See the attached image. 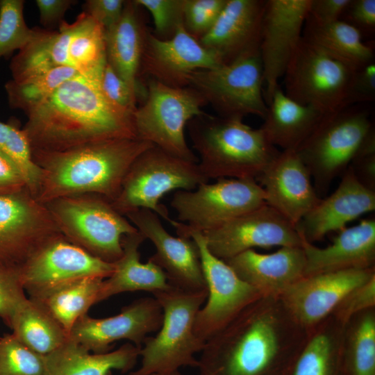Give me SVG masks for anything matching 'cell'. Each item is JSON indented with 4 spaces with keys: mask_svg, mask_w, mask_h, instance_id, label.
<instances>
[{
    "mask_svg": "<svg viewBox=\"0 0 375 375\" xmlns=\"http://www.w3.org/2000/svg\"><path fill=\"white\" fill-rule=\"evenodd\" d=\"M153 375H158V374H153Z\"/></svg>",
    "mask_w": 375,
    "mask_h": 375,
    "instance_id": "11a10c76",
    "label": "cell"
},
{
    "mask_svg": "<svg viewBox=\"0 0 375 375\" xmlns=\"http://www.w3.org/2000/svg\"><path fill=\"white\" fill-rule=\"evenodd\" d=\"M24 5L23 0H0V58L21 50L38 33L26 24Z\"/></svg>",
    "mask_w": 375,
    "mask_h": 375,
    "instance_id": "74e56055",
    "label": "cell"
},
{
    "mask_svg": "<svg viewBox=\"0 0 375 375\" xmlns=\"http://www.w3.org/2000/svg\"><path fill=\"white\" fill-rule=\"evenodd\" d=\"M374 210L375 192L362 185L349 167L335 190L321 199L295 227L303 240L313 244L331 232H340L350 222Z\"/></svg>",
    "mask_w": 375,
    "mask_h": 375,
    "instance_id": "cb8c5ba5",
    "label": "cell"
},
{
    "mask_svg": "<svg viewBox=\"0 0 375 375\" xmlns=\"http://www.w3.org/2000/svg\"><path fill=\"white\" fill-rule=\"evenodd\" d=\"M172 226L178 236L192 239L199 250L208 297L204 306L197 313L194 332L206 342L248 305L262 296L242 281L224 260L210 253L203 233L188 229L178 221Z\"/></svg>",
    "mask_w": 375,
    "mask_h": 375,
    "instance_id": "7c38bea8",
    "label": "cell"
},
{
    "mask_svg": "<svg viewBox=\"0 0 375 375\" xmlns=\"http://www.w3.org/2000/svg\"><path fill=\"white\" fill-rule=\"evenodd\" d=\"M344 328L333 315L317 325L290 375H351L344 353Z\"/></svg>",
    "mask_w": 375,
    "mask_h": 375,
    "instance_id": "4dcf8cb0",
    "label": "cell"
},
{
    "mask_svg": "<svg viewBox=\"0 0 375 375\" xmlns=\"http://www.w3.org/2000/svg\"><path fill=\"white\" fill-rule=\"evenodd\" d=\"M302 37L355 69L374 61V45L365 42L356 28L342 20L319 24L307 17Z\"/></svg>",
    "mask_w": 375,
    "mask_h": 375,
    "instance_id": "d6a6232c",
    "label": "cell"
},
{
    "mask_svg": "<svg viewBox=\"0 0 375 375\" xmlns=\"http://www.w3.org/2000/svg\"><path fill=\"white\" fill-rule=\"evenodd\" d=\"M166 375H182L178 370L174 371L172 372H170Z\"/></svg>",
    "mask_w": 375,
    "mask_h": 375,
    "instance_id": "db71d44e",
    "label": "cell"
},
{
    "mask_svg": "<svg viewBox=\"0 0 375 375\" xmlns=\"http://www.w3.org/2000/svg\"><path fill=\"white\" fill-rule=\"evenodd\" d=\"M124 3L123 0H88L83 5V12L106 31L119 20Z\"/></svg>",
    "mask_w": 375,
    "mask_h": 375,
    "instance_id": "c3c4849f",
    "label": "cell"
},
{
    "mask_svg": "<svg viewBox=\"0 0 375 375\" xmlns=\"http://www.w3.org/2000/svg\"><path fill=\"white\" fill-rule=\"evenodd\" d=\"M133 1H125L119 20L105 31L107 62L131 88L138 101L147 95L139 74L149 29Z\"/></svg>",
    "mask_w": 375,
    "mask_h": 375,
    "instance_id": "4316f807",
    "label": "cell"
},
{
    "mask_svg": "<svg viewBox=\"0 0 375 375\" xmlns=\"http://www.w3.org/2000/svg\"><path fill=\"white\" fill-rule=\"evenodd\" d=\"M344 347L351 375H375V308L353 315L347 322Z\"/></svg>",
    "mask_w": 375,
    "mask_h": 375,
    "instance_id": "d590c367",
    "label": "cell"
},
{
    "mask_svg": "<svg viewBox=\"0 0 375 375\" xmlns=\"http://www.w3.org/2000/svg\"><path fill=\"white\" fill-rule=\"evenodd\" d=\"M153 294L162 309V323L155 336L144 339L140 366L127 375H166L181 367H197L194 355L206 342L195 335L194 324L208 290L190 292L172 287Z\"/></svg>",
    "mask_w": 375,
    "mask_h": 375,
    "instance_id": "5b68a950",
    "label": "cell"
},
{
    "mask_svg": "<svg viewBox=\"0 0 375 375\" xmlns=\"http://www.w3.org/2000/svg\"><path fill=\"white\" fill-rule=\"evenodd\" d=\"M311 0H267L262 19L260 56L267 105L302 37Z\"/></svg>",
    "mask_w": 375,
    "mask_h": 375,
    "instance_id": "d6986e66",
    "label": "cell"
},
{
    "mask_svg": "<svg viewBox=\"0 0 375 375\" xmlns=\"http://www.w3.org/2000/svg\"><path fill=\"white\" fill-rule=\"evenodd\" d=\"M349 167L362 185L375 192V129L365 140Z\"/></svg>",
    "mask_w": 375,
    "mask_h": 375,
    "instance_id": "bcb514c9",
    "label": "cell"
},
{
    "mask_svg": "<svg viewBox=\"0 0 375 375\" xmlns=\"http://www.w3.org/2000/svg\"><path fill=\"white\" fill-rule=\"evenodd\" d=\"M203 235L210 253L223 260L254 247L302 245L295 226L266 203Z\"/></svg>",
    "mask_w": 375,
    "mask_h": 375,
    "instance_id": "2e32d148",
    "label": "cell"
},
{
    "mask_svg": "<svg viewBox=\"0 0 375 375\" xmlns=\"http://www.w3.org/2000/svg\"><path fill=\"white\" fill-rule=\"evenodd\" d=\"M10 328L24 345L42 355L56 350L68 339L61 325L37 300L26 298L16 308Z\"/></svg>",
    "mask_w": 375,
    "mask_h": 375,
    "instance_id": "836d02e7",
    "label": "cell"
},
{
    "mask_svg": "<svg viewBox=\"0 0 375 375\" xmlns=\"http://www.w3.org/2000/svg\"><path fill=\"white\" fill-rule=\"evenodd\" d=\"M151 15L154 24L152 33L166 40L172 38L178 28L183 26L184 0H134Z\"/></svg>",
    "mask_w": 375,
    "mask_h": 375,
    "instance_id": "60d3db41",
    "label": "cell"
},
{
    "mask_svg": "<svg viewBox=\"0 0 375 375\" xmlns=\"http://www.w3.org/2000/svg\"><path fill=\"white\" fill-rule=\"evenodd\" d=\"M375 99V62H372L354 70L344 107L372 103Z\"/></svg>",
    "mask_w": 375,
    "mask_h": 375,
    "instance_id": "f6af8a7d",
    "label": "cell"
},
{
    "mask_svg": "<svg viewBox=\"0 0 375 375\" xmlns=\"http://www.w3.org/2000/svg\"><path fill=\"white\" fill-rule=\"evenodd\" d=\"M204 98L190 87L173 88L149 78L144 103L133 114L138 139L165 152L198 163L189 148L185 128L192 118L205 113Z\"/></svg>",
    "mask_w": 375,
    "mask_h": 375,
    "instance_id": "9c48e42d",
    "label": "cell"
},
{
    "mask_svg": "<svg viewBox=\"0 0 375 375\" xmlns=\"http://www.w3.org/2000/svg\"><path fill=\"white\" fill-rule=\"evenodd\" d=\"M125 217L155 246L156 253L148 260L163 270L171 286L190 292L208 290L199 250L192 239L170 235L159 216L148 209H138Z\"/></svg>",
    "mask_w": 375,
    "mask_h": 375,
    "instance_id": "ffe728a7",
    "label": "cell"
},
{
    "mask_svg": "<svg viewBox=\"0 0 375 375\" xmlns=\"http://www.w3.org/2000/svg\"><path fill=\"white\" fill-rule=\"evenodd\" d=\"M153 144L138 138L97 142L60 151H32L41 170L35 198L95 194L112 201L135 159Z\"/></svg>",
    "mask_w": 375,
    "mask_h": 375,
    "instance_id": "3957f363",
    "label": "cell"
},
{
    "mask_svg": "<svg viewBox=\"0 0 375 375\" xmlns=\"http://www.w3.org/2000/svg\"><path fill=\"white\" fill-rule=\"evenodd\" d=\"M162 319V309L156 299L147 297L124 306L112 317L97 319L84 315L75 322L68 338L93 353L109 352L113 343L121 340L142 348L147 335L159 331Z\"/></svg>",
    "mask_w": 375,
    "mask_h": 375,
    "instance_id": "e0dca14e",
    "label": "cell"
},
{
    "mask_svg": "<svg viewBox=\"0 0 375 375\" xmlns=\"http://www.w3.org/2000/svg\"><path fill=\"white\" fill-rule=\"evenodd\" d=\"M26 186L24 175L17 163L0 151V190Z\"/></svg>",
    "mask_w": 375,
    "mask_h": 375,
    "instance_id": "f5cc1de1",
    "label": "cell"
},
{
    "mask_svg": "<svg viewBox=\"0 0 375 375\" xmlns=\"http://www.w3.org/2000/svg\"><path fill=\"white\" fill-rule=\"evenodd\" d=\"M45 356L21 342L12 334L0 337V375H44Z\"/></svg>",
    "mask_w": 375,
    "mask_h": 375,
    "instance_id": "ab89813d",
    "label": "cell"
},
{
    "mask_svg": "<svg viewBox=\"0 0 375 375\" xmlns=\"http://www.w3.org/2000/svg\"><path fill=\"white\" fill-rule=\"evenodd\" d=\"M188 84L219 117L242 119L249 115L262 119L266 115L260 53L242 56L215 69L192 72L188 77Z\"/></svg>",
    "mask_w": 375,
    "mask_h": 375,
    "instance_id": "8fae6325",
    "label": "cell"
},
{
    "mask_svg": "<svg viewBox=\"0 0 375 375\" xmlns=\"http://www.w3.org/2000/svg\"><path fill=\"white\" fill-rule=\"evenodd\" d=\"M114 263L103 261L72 243L62 234L44 242L26 260L19 280L30 298L67 282L84 278H108Z\"/></svg>",
    "mask_w": 375,
    "mask_h": 375,
    "instance_id": "9a60e30c",
    "label": "cell"
},
{
    "mask_svg": "<svg viewBox=\"0 0 375 375\" xmlns=\"http://www.w3.org/2000/svg\"><path fill=\"white\" fill-rule=\"evenodd\" d=\"M0 151L11 158L20 168L28 189L35 197L41 170L35 162L26 133L14 124L0 122Z\"/></svg>",
    "mask_w": 375,
    "mask_h": 375,
    "instance_id": "f35d334b",
    "label": "cell"
},
{
    "mask_svg": "<svg viewBox=\"0 0 375 375\" xmlns=\"http://www.w3.org/2000/svg\"><path fill=\"white\" fill-rule=\"evenodd\" d=\"M140 349L126 343L116 350L93 353L67 339L45 356L44 375H112V371L128 372L135 365Z\"/></svg>",
    "mask_w": 375,
    "mask_h": 375,
    "instance_id": "83f0119b",
    "label": "cell"
},
{
    "mask_svg": "<svg viewBox=\"0 0 375 375\" xmlns=\"http://www.w3.org/2000/svg\"><path fill=\"white\" fill-rule=\"evenodd\" d=\"M301 247L306 258L304 276L375 267V219H363L346 227L326 247H317L303 238Z\"/></svg>",
    "mask_w": 375,
    "mask_h": 375,
    "instance_id": "484cf974",
    "label": "cell"
},
{
    "mask_svg": "<svg viewBox=\"0 0 375 375\" xmlns=\"http://www.w3.org/2000/svg\"><path fill=\"white\" fill-rule=\"evenodd\" d=\"M208 180L198 163L172 156L153 145L133 162L116 198L111 201L120 214L148 209L169 224L173 219L160 200L173 190H192Z\"/></svg>",
    "mask_w": 375,
    "mask_h": 375,
    "instance_id": "ba28073f",
    "label": "cell"
},
{
    "mask_svg": "<svg viewBox=\"0 0 375 375\" xmlns=\"http://www.w3.org/2000/svg\"><path fill=\"white\" fill-rule=\"evenodd\" d=\"M26 298L19 274L0 268V319L8 327L16 308Z\"/></svg>",
    "mask_w": 375,
    "mask_h": 375,
    "instance_id": "ee69618b",
    "label": "cell"
},
{
    "mask_svg": "<svg viewBox=\"0 0 375 375\" xmlns=\"http://www.w3.org/2000/svg\"><path fill=\"white\" fill-rule=\"evenodd\" d=\"M355 69L301 37L284 73L285 94L324 115L344 107Z\"/></svg>",
    "mask_w": 375,
    "mask_h": 375,
    "instance_id": "30bf717a",
    "label": "cell"
},
{
    "mask_svg": "<svg viewBox=\"0 0 375 375\" xmlns=\"http://www.w3.org/2000/svg\"><path fill=\"white\" fill-rule=\"evenodd\" d=\"M372 308H375V275L351 290L332 315L346 324L353 315Z\"/></svg>",
    "mask_w": 375,
    "mask_h": 375,
    "instance_id": "7bdbcfd3",
    "label": "cell"
},
{
    "mask_svg": "<svg viewBox=\"0 0 375 375\" xmlns=\"http://www.w3.org/2000/svg\"><path fill=\"white\" fill-rule=\"evenodd\" d=\"M374 129L372 115L366 104L346 106L325 115L296 150L310 174L319 198L347 170Z\"/></svg>",
    "mask_w": 375,
    "mask_h": 375,
    "instance_id": "8992f818",
    "label": "cell"
},
{
    "mask_svg": "<svg viewBox=\"0 0 375 375\" xmlns=\"http://www.w3.org/2000/svg\"><path fill=\"white\" fill-rule=\"evenodd\" d=\"M75 3L74 0H36L40 23L46 28L59 26L67 10Z\"/></svg>",
    "mask_w": 375,
    "mask_h": 375,
    "instance_id": "816d5d0a",
    "label": "cell"
},
{
    "mask_svg": "<svg viewBox=\"0 0 375 375\" xmlns=\"http://www.w3.org/2000/svg\"><path fill=\"white\" fill-rule=\"evenodd\" d=\"M61 234L26 186L0 190V268L18 274L44 242Z\"/></svg>",
    "mask_w": 375,
    "mask_h": 375,
    "instance_id": "5bb4252c",
    "label": "cell"
},
{
    "mask_svg": "<svg viewBox=\"0 0 375 375\" xmlns=\"http://www.w3.org/2000/svg\"><path fill=\"white\" fill-rule=\"evenodd\" d=\"M265 203L293 225L320 201L310 174L297 151H281L256 178Z\"/></svg>",
    "mask_w": 375,
    "mask_h": 375,
    "instance_id": "7402d4cb",
    "label": "cell"
},
{
    "mask_svg": "<svg viewBox=\"0 0 375 375\" xmlns=\"http://www.w3.org/2000/svg\"><path fill=\"white\" fill-rule=\"evenodd\" d=\"M103 280L99 277L76 279L31 299L39 301L69 335L75 322L98 303Z\"/></svg>",
    "mask_w": 375,
    "mask_h": 375,
    "instance_id": "e575fe53",
    "label": "cell"
},
{
    "mask_svg": "<svg viewBox=\"0 0 375 375\" xmlns=\"http://www.w3.org/2000/svg\"><path fill=\"white\" fill-rule=\"evenodd\" d=\"M99 81L79 75L29 111L22 128L32 151H60L117 139L137 138L133 115L113 106Z\"/></svg>",
    "mask_w": 375,
    "mask_h": 375,
    "instance_id": "7a4b0ae2",
    "label": "cell"
},
{
    "mask_svg": "<svg viewBox=\"0 0 375 375\" xmlns=\"http://www.w3.org/2000/svg\"><path fill=\"white\" fill-rule=\"evenodd\" d=\"M351 0H311L308 17L319 24L340 20Z\"/></svg>",
    "mask_w": 375,
    "mask_h": 375,
    "instance_id": "f907efd6",
    "label": "cell"
},
{
    "mask_svg": "<svg viewBox=\"0 0 375 375\" xmlns=\"http://www.w3.org/2000/svg\"><path fill=\"white\" fill-rule=\"evenodd\" d=\"M224 261L263 297H279L304 276L306 266L302 247H283L269 254L249 249Z\"/></svg>",
    "mask_w": 375,
    "mask_h": 375,
    "instance_id": "d4e9b609",
    "label": "cell"
},
{
    "mask_svg": "<svg viewBox=\"0 0 375 375\" xmlns=\"http://www.w3.org/2000/svg\"><path fill=\"white\" fill-rule=\"evenodd\" d=\"M99 85L103 94L113 106L133 115L138 108V98L129 85L108 62L102 72Z\"/></svg>",
    "mask_w": 375,
    "mask_h": 375,
    "instance_id": "b9f144b4",
    "label": "cell"
},
{
    "mask_svg": "<svg viewBox=\"0 0 375 375\" xmlns=\"http://www.w3.org/2000/svg\"><path fill=\"white\" fill-rule=\"evenodd\" d=\"M325 115L288 97L278 85L267 104L260 127L267 140L282 151L294 150L307 139Z\"/></svg>",
    "mask_w": 375,
    "mask_h": 375,
    "instance_id": "f1b7e54d",
    "label": "cell"
},
{
    "mask_svg": "<svg viewBox=\"0 0 375 375\" xmlns=\"http://www.w3.org/2000/svg\"><path fill=\"white\" fill-rule=\"evenodd\" d=\"M145 240L138 231L122 237V255L114 262L112 274L103 280L98 303L125 292L143 290L153 294L172 288L160 267L149 260L146 263L140 262L139 248Z\"/></svg>",
    "mask_w": 375,
    "mask_h": 375,
    "instance_id": "f546056e",
    "label": "cell"
},
{
    "mask_svg": "<svg viewBox=\"0 0 375 375\" xmlns=\"http://www.w3.org/2000/svg\"><path fill=\"white\" fill-rule=\"evenodd\" d=\"M187 126L199 155V167L208 181L256 180L281 151L267 140L260 128H253L241 119L205 112L190 119Z\"/></svg>",
    "mask_w": 375,
    "mask_h": 375,
    "instance_id": "277c9868",
    "label": "cell"
},
{
    "mask_svg": "<svg viewBox=\"0 0 375 375\" xmlns=\"http://www.w3.org/2000/svg\"><path fill=\"white\" fill-rule=\"evenodd\" d=\"M217 19L205 12L197 0H184L183 27L197 40L210 30Z\"/></svg>",
    "mask_w": 375,
    "mask_h": 375,
    "instance_id": "681fc988",
    "label": "cell"
},
{
    "mask_svg": "<svg viewBox=\"0 0 375 375\" xmlns=\"http://www.w3.org/2000/svg\"><path fill=\"white\" fill-rule=\"evenodd\" d=\"M265 203L262 188L253 178H221L192 190L176 191L170 202L180 222L201 233L217 228Z\"/></svg>",
    "mask_w": 375,
    "mask_h": 375,
    "instance_id": "4fadbf2b",
    "label": "cell"
},
{
    "mask_svg": "<svg viewBox=\"0 0 375 375\" xmlns=\"http://www.w3.org/2000/svg\"><path fill=\"white\" fill-rule=\"evenodd\" d=\"M67 26V67L99 81L107 63L104 29L85 12Z\"/></svg>",
    "mask_w": 375,
    "mask_h": 375,
    "instance_id": "1f68e13d",
    "label": "cell"
},
{
    "mask_svg": "<svg viewBox=\"0 0 375 375\" xmlns=\"http://www.w3.org/2000/svg\"><path fill=\"white\" fill-rule=\"evenodd\" d=\"M222 65L218 57L188 33L183 26L166 40L158 39L149 31L139 79L142 76H148L170 87L185 88L188 87V77L192 72Z\"/></svg>",
    "mask_w": 375,
    "mask_h": 375,
    "instance_id": "44dd1931",
    "label": "cell"
},
{
    "mask_svg": "<svg viewBox=\"0 0 375 375\" xmlns=\"http://www.w3.org/2000/svg\"><path fill=\"white\" fill-rule=\"evenodd\" d=\"M340 20L356 28L363 36L375 32V0H351Z\"/></svg>",
    "mask_w": 375,
    "mask_h": 375,
    "instance_id": "7dc6e473",
    "label": "cell"
},
{
    "mask_svg": "<svg viewBox=\"0 0 375 375\" xmlns=\"http://www.w3.org/2000/svg\"><path fill=\"white\" fill-rule=\"evenodd\" d=\"M81 75L69 67H59L45 74L17 82L8 81L4 85L10 107L23 110L26 115L46 101L65 81Z\"/></svg>",
    "mask_w": 375,
    "mask_h": 375,
    "instance_id": "8d00e7d4",
    "label": "cell"
},
{
    "mask_svg": "<svg viewBox=\"0 0 375 375\" xmlns=\"http://www.w3.org/2000/svg\"><path fill=\"white\" fill-rule=\"evenodd\" d=\"M266 0H227L210 30L199 42L214 53L222 65L260 53Z\"/></svg>",
    "mask_w": 375,
    "mask_h": 375,
    "instance_id": "603a6c76",
    "label": "cell"
},
{
    "mask_svg": "<svg viewBox=\"0 0 375 375\" xmlns=\"http://www.w3.org/2000/svg\"><path fill=\"white\" fill-rule=\"evenodd\" d=\"M375 275V267L349 269L303 276L279 297L293 318L311 331L332 315L354 288Z\"/></svg>",
    "mask_w": 375,
    "mask_h": 375,
    "instance_id": "ac0fdd59",
    "label": "cell"
},
{
    "mask_svg": "<svg viewBox=\"0 0 375 375\" xmlns=\"http://www.w3.org/2000/svg\"><path fill=\"white\" fill-rule=\"evenodd\" d=\"M310 331L278 297H260L205 342L200 375H290Z\"/></svg>",
    "mask_w": 375,
    "mask_h": 375,
    "instance_id": "6da1fadb",
    "label": "cell"
},
{
    "mask_svg": "<svg viewBox=\"0 0 375 375\" xmlns=\"http://www.w3.org/2000/svg\"><path fill=\"white\" fill-rule=\"evenodd\" d=\"M44 205L66 239L108 262L122 256V237L138 231L108 199L99 194L63 197Z\"/></svg>",
    "mask_w": 375,
    "mask_h": 375,
    "instance_id": "52a82bcc",
    "label": "cell"
}]
</instances>
